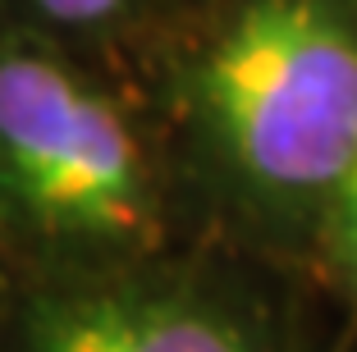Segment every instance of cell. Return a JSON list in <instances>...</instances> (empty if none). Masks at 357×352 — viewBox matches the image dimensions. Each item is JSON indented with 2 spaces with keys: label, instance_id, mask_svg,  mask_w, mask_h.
<instances>
[{
  "label": "cell",
  "instance_id": "cell-4",
  "mask_svg": "<svg viewBox=\"0 0 357 352\" xmlns=\"http://www.w3.org/2000/svg\"><path fill=\"white\" fill-rule=\"evenodd\" d=\"M321 243H326V257L335 266V275L344 280V289L357 298V165L344 178L335 206L321 224Z\"/></svg>",
  "mask_w": 357,
  "mask_h": 352
},
{
  "label": "cell",
  "instance_id": "cell-5",
  "mask_svg": "<svg viewBox=\"0 0 357 352\" xmlns=\"http://www.w3.org/2000/svg\"><path fill=\"white\" fill-rule=\"evenodd\" d=\"M32 23L51 32H101L128 14V0H19Z\"/></svg>",
  "mask_w": 357,
  "mask_h": 352
},
{
  "label": "cell",
  "instance_id": "cell-1",
  "mask_svg": "<svg viewBox=\"0 0 357 352\" xmlns=\"http://www.w3.org/2000/svg\"><path fill=\"white\" fill-rule=\"evenodd\" d=\"M183 101L202 165L243 215L321 234L357 165V19L344 0H243Z\"/></svg>",
  "mask_w": 357,
  "mask_h": 352
},
{
  "label": "cell",
  "instance_id": "cell-2",
  "mask_svg": "<svg viewBox=\"0 0 357 352\" xmlns=\"http://www.w3.org/2000/svg\"><path fill=\"white\" fill-rule=\"evenodd\" d=\"M0 243L64 275L147 261L160 183L133 114L69 55L0 28Z\"/></svg>",
  "mask_w": 357,
  "mask_h": 352
},
{
  "label": "cell",
  "instance_id": "cell-3",
  "mask_svg": "<svg viewBox=\"0 0 357 352\" xmlns=\"http://www.w3.org/2000/svg\"><path fill=\"white\" fill-rule=\"evenodd\" d=\"M0 352H280L238 289L174 266L51 275L0 321Z\"/></svg>",
  "mask_w": 357,
  "mask_h": 352
}]
</instances>
